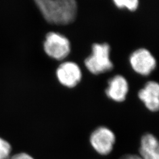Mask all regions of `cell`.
Wrapping results in <instances>:
<instances>
[{"mask_svg":"<svg viewBox=\"0 0 159 159\" xmlns=\"http://www.w3.org/2000/svg\"><path fill=\"white\" fill-rule=\"evenodd\" d=\"M35 3L49 23L65 25L76 17L77 5L74 0H37Z\"/></svg>","mask_w":159,"mask_h":159,"instance_id":"cell-1","label":"cell"},{"mask_svg":"<svg viewBox=\"0 0 159 159\" xmlns=\"http://www.w3.org/2000/svg\"><path fill=\"white\" fill-rule=\"evenodd\" d=\"M110 46L107 43L94 44L92 53L85 60V67L93 74H102L113 68L110 58Z\"/></svg>","mask_w":159,"mask_h":159,"instance_id":"cell-2","label":"cell"},{"mask_svg":"<svg viewBox=\"0 0 159 159\" xmlns=\"http://www.w3.org/2000/svg\"><path fill=\"white\" fill-rule=\"evenodd\" d=\"M44 47L50 57L59 60L67 57L70 51L69 40L63 35L53 32L46 35Z\"/></svg>","mask_w":159,"mask_h":159,"instance_id":"cell-3","label":"cell"},{"mask_svg":"<svg viewBox=\"0 0 159 159\" xmlns=\"http://www.w3.org/2000/svg\"><path fill=\"white\" fill-rule=\"evenodd\" d=\"M90 141L92 147L98 153L107 156L113 150L116 142V136L110 129L102 126L93 131Z\"/></svg>","mask_w":159,"mask_h":159,"instance_id":"cell-4","label":"cell"},{"mask_svg":"<svg viewBox=\"0 0 159 159\" xmlns=\"http://www.w3.org/2000/svg\"><path fill=\"white\" fill-rule=\"evenodd\" d=\"M133 69L138 74L148 75L156 67V60L147 49L140 48L134 51L130 57Z\"/></svg>","mask_w":159,"mask_h":159,"instance_id":"cell-5","label":"cell"},{"mask_svg":"<svg viewBox=\"0 0 159 159\" xmlns=\"http://www.w3.org/2000/svg\"><path fill=\"white\" fill-rule=\"evenodd\" d=\"M56 73L59 81L63 85L70 88L77 85L82 77L79 66L73 62L61 64L57 68Z\"/></svg>","mask_w":159,"mask_h":159,"instance_id":"cell-6","label":"cell"},{"mask_svg":"<svg viewBox=\"0 0 159 159\" xmlns=\"http://www.w3.org/2000/svg\"><path fill=\"white\" fill-rule=\"evenodd\" d=\"M138 96L149 110L154 112L159 111V83L157 82H148L139 91Z\"/></svg>","mask_w":159,"mask_h":159,"instance_id":"cell-7","label":"cell"},{"mask_svg":"<svg viewBox=\"0 0 159 159\" xmlns=\"http://www.w3.org/2000/svg\"><path fill=\"white\" fill-rule=\"evenodd\" d=\"M129 89V84L125 78L121 75H116L108 81L106 93L110 99L121 102L125 100Z\"/></svg>","mask_w":159,"mask_h":159,"instance_id":"cell-8","label":"cell"},{"mask_svg":"<svg viewBox=\"0 0 159 159\" xmlns=\"http://www.w3.org/2000/svg\"><path fill=\"white\" fill-rule=\"evenodd\" d=\"M142 159H159V140L153 134L143 136L139 148Z\"/></svg>","mask_w":159,"mask_h":159,"instance_id":"cell-9","label":"cell"},{"mask_svg":"<svg viewBox=\"0 0 159 159\" xmlns=\"http://www.w3.org/2000/svg\"><path fill=\"white\" fill-rule=\"evenodd\" d=\"M114 2L118 8H126L130 11H135L139 4L137 0H114Z\"/></svg>","mask_w":159,"mask_h":159,"instance_id":"cell-10","label":"cell"},{"mask_svg":"<svg viewBox=\"0 0 159 159\" xmlns=\"http://www.w3.org/2000/svg\"><path fill=\"white\" fill-rule=\"evenodd\" d=\"M11 152L10 144L0 138V159H9Z\"/></svg>","mask_w":159,"mask_h":159,"instance_id":"cell-11","label":"cell"},{"mask_svg":"<svg viewBox=\"0 0 159 159\" xmlns=\"http://www.w3.org/2000/svg\"><path fill=\"white\" fill-rule=\"evenodd\" d=\"M11 159H34L26 153L17 154L14 155Z\"/></svg>","mask_w":159,"mask_h":159,"instance_id":"cell-12","label":"cell"},{"mask_svg":"<svg viewBox=\"0 0 159 159\" xmlns=\"http://www.w3.org/2000/svg\"><path fill=\"white\" fill-rule=\"evenodd\" d=\"M119 159H142V158L138 155L129 154L121 156Z\"/></svg>","mask_w":159,"mask_h":159,"instance_id":"cell-13","label":"cell"}]
</instances>
